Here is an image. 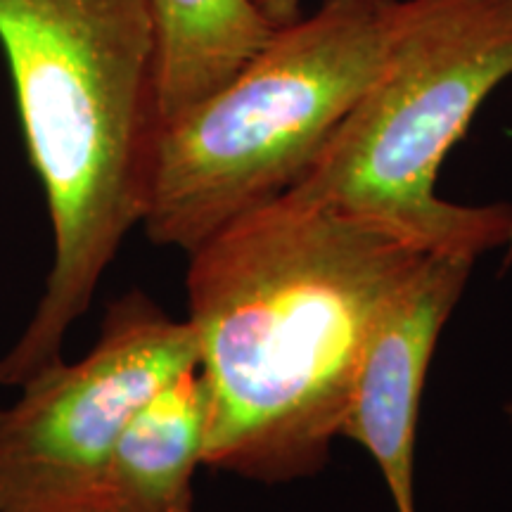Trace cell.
Listing matches in <instances>:
<instances>
[{"mask_svg":"<svg viewBox=\"0 0 512 512\" xmlns=\"http://www.w3.org/2000/svg\"><path fill=\"white\" fill-rule=\"evenodd\" d=\"M427 252L292 192L192 249L185 320L209 396L204 465L259 484L318 475L370 330Z\"/></svg>","mask_w":512,"mask_h":512,"instance_id":"1","label":"cell"},{"mask_svg":"<svg viewBox=\"0 0 512 512\" xmlns=\"http://www.w3.org/2000/svg\"><path fill=\"white\" fill-rule=\"evenodd\" d=\"M505 413H508V420H510V425H512V401L508 403V406H505Z\"/></svg>","mask_w":512,"mask_h":512,"instance_id":"11","label":"cell"},{"mask_svg":"<svg viewBox=\"0 0 512 512\" xmlns=\"http://www.w3.org/2000/svg\"><path fill=\"white\" fill-rule=\"evenodd\" d=\"M207 427V387L192 368L159 389L119 434L98 512H195Z\"/></svg>","mask_w":512,"mask_h":512,"instance_id":"7","label":"cell"},{"mask_svg":"<svg viewBox=\"0 0 512 512\" xmlns=\"http://www.w3.org/2000/svg\"><path fill=\"white\" fill-rule=\"evenodd\" d=\"M273 29L297 22L302 17V0H252Z\"/></svg>","mask_w":512,"mask_h":512,"instance_id":"9","label":"cell"},{"mask_svg":"<svg viewBox=\"0 0 512 512\" xmlns=\"http://www.w3.org/2000/svg\"><path fill=\"white\" fill-rule=\"evenodd\" d=\"M0 46L53 230L36 309L0 356L10 389L62 356L143 223L159 136L157 29L150 0H0Z\"/></svg>","mask_w":512,"mask_h":512,"instance_id":"2","label":"cell"},{"mask_svg":"<svg viewBox=\"0 0 512 512\" xmlns=\"http://www.w3.org/2000/svg\"><path fill=\"white\" fill-rule=\"evenodd\" d=\"M512 264V235H510V242L508 247H505V266Z\"/></svg>","mask_w":512,"mask_h":512,"instance_id":"10","label":"cell"},{"mask_svg":"<svg viewBox=\"0 0 512 512\" xmlns=\"http://www.w3.org/2000/svg\"><path fill=\"white\" fill-rule=\"evenodd\" d=\"M401 0H323L275 29L226 86L159 128L147 240L190 254L226 223L285 195L368 93Z\"/></svg>","mask_w":512,"mask_h":512,"instance_id":"3","label":"cell"},{"mask_svg":"<svg viewBox=\"0 0 512 512\" xmlns=\"http://www.w3.org/2000/svg\"><path fill=\"white\" fill-rule=\"evenodd\" d=\"M150 8L159 128L226 86L275 31L252 0H150Z\"/></svg>","mask_w":512,"mask_h":512,"instance_id":"8","label":"cell"},{"mask_svg":"<svg viewBox=\"0 0 512 512\" xmlns=\"http://www.w3.org/2000/svg\"><path fill=\"white\" fill-rule=\"evenodd\" d=\"M197 368V339L145 292L107 306L79 361L55 358L0 408V512H98L119 434L159 389Z\"/></svg>","mask_w":512,"mask_h":512,"instance_id":"5","label":"cell"},{"mask_svg":"<svg viewBox=\"0 0 512 512\" xmlns=\"http://www.w3.org/2000/svg\"><path fill=\"white\" fill-rule=\"evenodd\" d=\"M475 256L427 252L377 316L358 358L339 437L375 460L394 512L415 505V439L427 370Z\"/></svg>","mask_w":512,"mask_h":512,"instance_id":"6","label":"cell"},{"mask_svg":"<svg viewBox=\"0 0 512 512\" xmlns=\"http://www.w3.org/2000/svg\"><path fill=\"white\" fill-rule=\"evenodd\" d=\"M512 79V0H401L387 62L292 195L384 223L432 252L508 247L510 204L437 195L441 164Z\"/></svg>","mask_w":512,"mask_h":512,"instance_id":"4","label":"cell"}]
</instances>
